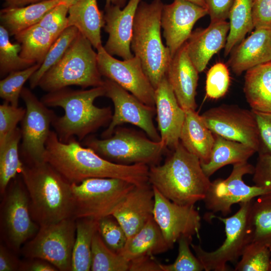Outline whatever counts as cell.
I'll list each match as a JSON object with an SVG mask.
<instances>
[{"label": "cell", "instance_id": "cell-13", "mask_svg": "<svg viewBox=\"0 0 271 271\" xmlns=\"http://www.w3.org/2000/svg\"><path fill=\"white\" fill-rule=\"evenodd\" d=\"M201 116L213 133L245 144L256 152L260 151L259 129L252 110L223 104L207 110Z\"/></svg>", "mask_w": 271, "mask_h": 271}, {"label": "cell", "instance_id": "cell-26", "mask_svg": "<svg viewBox=\"0 0 271 271\" xmlns=\"http://www.w3.org/2000/svg\"><path fill=\"white\" fill-rule=\"evenodd\" d=\"M68 27H75L96 50L102 46L100 32L105 25L104 13L97 0H78L69 7Z\"/></svg>", "mask_w": 271, "mask_h": 271}, {"label": "cell", "instance_id": "cell-21", "mask_svg": "<svg viewBox=\"0 0 271 271\" xmlns=\"http://www.w3.org/2000/svg\"><path fill=\"white\" fill-rule=\"evenodd\" d=\"M154 192L149 182L136 185L112 214L127 238L138 232L153 217Z\"/></svg>", "mask_w": 271, "mask_h": 271}, {"label": "cell", "instance_id": "cell-19", "mask_svg": "<svg viewBox=\"0 0 271 271\" xmlns=\"http://www.w3.org/2000/svg\"><path fill=\"white\" fill-rule=\"evenodd\" d=\"M141 0H129L123 9L114 5L105 6L104 30L108 38L103 46L110 55L127 60L134 55L131 52L134 18Z\"/></svg>", "mask_w": 271, "mask_h": 271}, {"label": "cell", "instance_id": "cell-39", "mask_svg": "<svg viewBox=\"0 0 271 271\" xmlns=\"http://www.w3.org/2000/svg\"><path fill=\"white\" fill-rule=\"evenodd\" d=\"M270 256L271 251L268 246L252 241L245 248L234 270H271Z\"/></svg>", "mask_w": 271, "mask_h": 271}, {"label": "cell", "instance_id": "cell-48", "mask_svg": "<svg viewBox=\"0 0 271 271\" xmlns=\"http://www.w3.org/2000/svg\"><path fill=\"white\" fill-rule=\"evenodd\" d=\"M253 111L257 121L261 144V150L258 153H271V113Z\"/></svg>", "mask_w": 271, "mask_h": 271}, {"label": "cell", "instance_id": "cell-54", "mask_svg": "<svg viewBox=\"0 0 271 271\" xmlns=\"http://www.w3.org/2000/svg\"><path fill=\"white\" fill-rule=\"evenodd\" d=\"M106 1V4L105 6H109V5H114L118 6L120 8L124 7L125 3L126 0H105Z\"/></svg>", "mask_w": 271, "mask_h": 271}, {"label": "cell", "instance_id": "cell-51", "mask_svg": "<svg viewBox=\"0 0 271 271\" xmlns=\"http://www.w3.org/2000/svg\"><path fill=\"white\" fill-rule=\"evenodd\" d=\"M22 261L3 244L0 246V271L20 270Z\"/></svg>", "mask_w": 271, "mask_h": 271}, {"label": "cell", "instance_id": "cell-41", "mask_svg": "<svg viewBox=\"0 0 271 271\" xmlns=\"http://www.w3.org/2000/svg\"><path fill=\"white\" fill-rule=\"evenodd\" d=\"M192 237L182 236L178 241V254L175 261L171 264L161 263L162 271H201L204 267L191 252L190 246Z\"/></svg>", "mask_w": 271, "mask_h": 271}, {"label": "cell", "instance_id": "cell-4", "mask_svg": "<svg viewBox=\"0 0 271 271\" xmlns=\"http://www.w3.org/2000/svg\"><path fill=\"white\" fill-rule=\"evenodd\" d=\"M162 165L149 167V182L167 198L179 205L203 200L211 182L200 160L181 143Z\"/></svg>", "mask_w": 271, "mask_h": 271}, {"label": "cell", "instance_id": "cell-32", "mask_svg": "<svg viewBox=\"0 0 271 271\" xmlns=\"http://www.w3.org/2000/svg\"><path fill=\"white\" fill-rule=\"evenodd\" d=\"M76 235L72 257L71 271L91 270V248L98 220L91 218L76 219Z\"/></svg>", "mask_w": 271, "mask_h": 271}, {"label": "cell", "instance_id": "cell-45", "mask_svg": "<svg viewBox=\"0 0 271 271\" xmlns=\"http://www.w3.org/2000/svg\"><path fill=\"white\" fill-rule=\"evenodd\" d=\"M26 108L5 102L0 105V146L17 127L23 119Z\"/></svg>", "mask_w": 271, "mask_h": 271}, {"label": "cell", "instance_id": "cell-10", "mask_svg": "<svg viewBox=\"0 0 271 271\" xmlns=\"http://www.w3.org/2000/svg\"><path fill=\"white\" fill-rule=\"evenodd\" d=\"M76 235L73 218L40 226L35 236L22 248V253L27 258L47 260L58 270L71 271Z\"/></svg>", "mask_w": 271, "mask_h": 271}, {"label": "cell", "instance_id": "cell-52", "mask_svg": "<svg viewBox=\"0 0 271 271\" xmlns=\"http://www.w3.org/2000/svg\"><path fill=\"white\" fill-rule=\"evenodd\" d=\"M22 261L21 271H56L58 269L50 262L38 258Z\"/></svg>", "mask_w": 271, "mask_h": 271}, {"label": "cell", "instance_id": "cell-24", "mask_svg": "<svg viewBox=\"0 0 271 271\" xmlns=\"http://www.w3.org/2000/svg\"><path fill=\"white\" fill-rule=\"evenodd\" d=\"M231 53L229 65L238 75L257 65L271 62V30L255 29Z\"/></svg>", "mask_w": 271, "mask_h": 271}, {"label": "cell", "instance_id": "cell-20", "mask_svg": "<svg viewBox=\"0 0 271 271\" xmlns=\"http://www.w3.org/2000/svg\"><path fill=\"white\" fill-rule=\"evenodd\" d=\"M155 102L161 141L168 150L173 151L180 143V132L185 113L166 75L155 88Z\"/></svg>", "mask_w": 271, "mask_h": 271}, {"label": "cell", "instance_id": "cell-25", "mask_svg": "<svg viewBox=\"0 0 271 271\" xmlns=\"http://www.w3.org/2000/svg\"><path fill=\"white\" fill-rule=\"evenodd\" d=\"M184 110L180 143L189 153L198 158L201 163H206L214 143V134L195 110Z\"/></svg>", "mask_w": 271, "mask_h": 271}, {"label": "cell", "instance_id": "cell-44", "mask_svg": "<svg viewBox=\"0 0 271 271\" xmlns=\"http://www.w3.org/2000/svg\"><path fill=\"white\" fill-rule=\"evenodd\" d=\"M69 6L60 3L43 17L38 25L56 39L68 27Z\"/></svg>", "mask_w": 271, "mask_h": 271}, {"label": "cell", "instance_id": "cell-12", "mask_svg": "<svg viewBox=\"0 0 271 271\" xmlns=\"http://www.w3.org/2000/svg\"><path fill=\"white\" fill-rule=\"evenodd\" d=\"M21 97L26 113L21 122V153L27 164L43 162L50 126L56 116L28 88L24 87Z\"/></svg>", "mask_w": 271, "mask_h": 271}, {"label": "cell", "instance_id": "cell-35", "mask_svg": "<svg viewBox=\"0 0 271 271\" xmlns=\"http://www.w3.org/2000/svg\"><path fill=\"white\" fill-rule=\"evenodd\" d=\"M252 241L271 245V193L256 197L250 211Z\"/></svg>", "mask_w": 271, "mask_h": 271}, {"label": "cell", "instance_id": "cell-23", "mask_svg": "<svg viewBox=\"0 0 271 271\" xmlns=\"http://www.w3.org/2000/svg\"><path fill=\"white\" fill-rule=\"evenodd\" d=\"M229 30L226 21L211 22L206 28L193 31L186 42L188 56L198 71L202 72L212 57L224 48Z\"/></svg>", "mask_w": 271, "mask_h": 271}, {"label": "cell", "instance_id": "cell-56", "mask_svg": "<svg viewBox=\"0 0 271 271\" xmlns=\"http://www.w3.org/2000/svg\"><path fill=\"white\" fill-rule=\"evenodd\" d=\"M60 3H63L69 7L75 3L78 0H58Z\"/></svg>", "mask_w": 271, "mask_h": 271}, {"label": "cell", "instance_id": "cell-2", "mask_svg": "<svg viewBox=\"0 0 271 271\" xmlns=\"http://www.w3.org/2000/svg\"><path fill=\"white\" fill-rule=\"evenodd\" d=\"M104 86L87 90H73L65 87L47 92L40 99L48 107H60L64 110L62 116L54 118L52 125L59 140L67 143L76 137L83 141L101 127L109 124L112 112L109 106L99 107L95 100L105 96Z\"/></svg>", "mask_w": 271, "mask_h": 271}, {"label": "cell", "instance_id": "cell-47", "mask_svg": "<svg viewBox=\"0 0 271 271\" xmlns=\"http://www.w3.org/2000/svg\"><path fill=\"white\" fill-rule=\"evenodd\" d=\"M252 17L255 29L271 30V0H253Z\"/></svg>", "mask_w": 271, "mask_h": 271}, {"label": "cell", "instance_id": "cell-49", "mask_svg": "<svg viewBox=\"0 0 271 271\" xmlns=\"http://www.w3.org/2000/svg\"><path fill=\"white\" fill-rule=\"evenodd\" d=\"M234 0H204L211 22L226 21Z\"/></svg>", "mask_w": 271, "mask_h": 271}, {"label": "cell", "instance_id": "cell-16", "mask_svg": "<svg viewBox=\"0 0 271 271\" xmlns=\"http://www.w3.org/2000/svg\"><path fill=\"white\" fill-rule=\"evenodd\" d=\"M97 53L102 76L115 82L145 104L155 107V89L137 56L121 61L108 53L103 46L97 49Z\"/></svg>", "mask_w": 271, "mask_h": 271}, {"label": "cell", "instance_id": "cell-37", "mask_svg": "<svg viewBox=\"0 0 271 271\" xmlns=\"http://www.w3.org/2000/svg\"><path fill=\"white\" fill-rule=\"evenodd\" d=\"M79 32L75 27L69 26L55 39L40 67L29 79L31 89L38 86L42 77L62 58Z\"/></svg>", "mask_w": 271, "mask_h": 271}, {"label": "cell", "instance_id": "cell-8", "mask_svg": "<svg viewBox=\"0 0 271 271\" xmlns=\"http://www.w3.org/2000/svg\"><path fill=\"white\" fill-rule=\"evenodd\" d=\"M135 186L126 181L111 178H91L78 184H71L73 218L99 220L112 215Z\"/></svg>", "mask_w": 271, "mask_h": 271}, {"label": "cell", "instance_id": "cell-15", "mask_svg": "<svg viewBox=\"0 0 271 271\" xmlns=\"http://www.w3.org/2000/svg\"><path fill=\"white\" fill-rule=\"evenodd\" d=\"M233 165L232 172L226 179H218L211 183L203 200L207 209L212 213L220 212L223 216L231 213L234 204L271 193L267 189L256 185L250 186L243 182V176L253 174L254 166L247 161Z\"/></svg>", "mask_w": 271, "mask_h": 271}, {"label": "cell", "instance_id": "cell-36", "mask_svg": "<svg viewBox=\"0 0 271 271\" xmlns=\"http://www.w3.org/2000/svg\"><path fill=\"white\" fill-rule=\"evenodd\" d=\"M129 262L104 242L98 231L94 235L91 248L92 271H128Z\"/></svg>", "mask_w": 271, "mask_h": 271}, {"label": "cell", "instance_id": "cell-28", "mask_svg": "<svg viewBox=\"0 0 271 271\" xmlns=\"http://www.w3.org/2000/svg\"><path fill=\"white\" fill-rule=\"evenodd\" d=\"M243 90L252 110L271 113V62L246 71Z\"/></svg>", "mask_w": 271, "mask_h": 271}, {"label": "cell", "instance_id": "cell-22", "mask_svg": "<svg viewBox=\"0 0 271 271\" xmlns=\"http://www.w3.org/2000/svg\"><path fill=\"white\" fill-rule=\"evenodd\" d=\"M198 71L191 62L186 42L172 58L166 77L180 106L184 110H195Z\"/></svg>", "mask_w": 271, "mask_h": 271}, {"label": "cell", "instance_id": "cell-33", "mask_svg": "<svg viewBox=\"0 0 271 271\" xmlns=\"http://www.w3.org/2000/svg\"><path fill=\"white\" fill-rule=\"evenodd\" d=\"M253 1H234L228 16L229 30L224 47L225 56L230 54L254 28L252 17Z\"/></svg>", "mask_w": 271, "mask_h": 271}, {"label": "cell", "instance_id": "cell-40", "mask_svg": "<svg viewBox=\"0 0 271 271\" xmlns=\"http://www.w3.org/2000/svg\"><path fill=\"white\" fill-rule=\"evenodd\" d=\"M35 64L26 69L9 73L0 81V97L5 102L18 106L19 98L25 82L39 68Z\"/></svg>", "mask_w": 271, "mask_h": 271}, {"label": "cell", "instance_id": "cell-7", "mask_svg": "<svg viewBox=\"0 0 271 271\" xmlns=\"http://www.w3.org/2000/svg\"><path fill=\"white\" fill-rule=\"evenodd\" d=\"M82 144L103 158L122 165H156L168 150L161 141H153L126 128L116 127L107 138L98 139L88 136Z\"/></svg>", "mask_w": 271, "mask_h": 271}, {"label": "cell", "instance_id": "cell-31", "mask_svg": "<svg viewBox=\"0 0 271 271\" xmlns=\"http://www.w3.org/2000/svg\"><path fill=\"white\" fill-rule=\"evenodd\" d=\"M14 37L21 45L20 56L41 65L55 40L50 33L38 24L21 32Z\"/></svg>", "mask_w": 271, "mask_h": 271}, {"label": "cell", "instance_id": "cell-55", "mask_svg": "<svg viewBox=\"0 0 271 271\" xmlns=\"http://www.w3.org/2000/svg\"><path fill=\"white\" fill-rule=\"evenodd\" d=\"M188 1L206 9L204 0H185Z\"/></svg>", "mask_w": 271, "mask_h": 271}, {"label": "cell", "instance_id": "cell-27", "mask_svg": "<svg viewBox=\"0 0 271 271\" xmlns=\"http://www.w3.org/2000/svg\"><path fill=\"white\" fill-rule=\"evenodd\" d=\"M170 249L153 217L138 232L127 238L119 253L129 262L143 256L164 253Z\"/></svg>", "mask_w": 271, "mask_h": 271}, {"label": "cell", "instance_id": "cell-17", "mask_svg": "<svg viewBox=\"0 0 271 271\" xmlns=\"http://www.w3.org/2000/svg\"><path fill=\"white\" fill-rule=\"evenodd\" d=\"M153 187V186H152ZM155 205L153 217L170 249L182 236L199 238L201 216L194 205L172 202L153 187Z\"/></svg>", "mask_w": 271, "mask_h": 271}, {"label": "cell", "instance_id": "cell-3", "mask_svg": "<svg viewBox=\"0 0 271 271\" xmlns=\"http://www.w3.org/2000/svg\"><path fill=\"white\" fill-rule=\"evenodd\" d=\"M33 220L40 226L73 218L71 184L45 161L24 164L20 172Z\"/></svg>", "mask_w": 271, "mask_h": 271}, {"label": "cell", "instance_id": "cell-38", "mask_svg": "<svg viewBox=\"0 0 271 271\" xmlns=\"http://www.w3.org/2000/svg\"><path fill=\"white\" fill-rule=\"evenodd\" d=\"M21 45L13 43L8 31L0 26V75L1 77L11 72L23 70L35 64L20 56Z\"/></svg>", "mask_w": 271, "mask_h": 271}, {"label": "cell", "instance_id": "cell-53", "mask_svg": "<svg viewBox=\"0 0 271 271\" xmlns=\"http://www.w3.org/2000/svg\"><path fill=\"white\" fill-rule=\"evenodd\" d=\"M4 8L21 7L47 0H2Z\"/></svg>", "mask_w": 271, "mask_h": 271}, {"label": "cell", "instance_id": "cell-43", "mask_svg": "<svg viewBox=\"0 0 271 271\" xmlns=\"http://www.w3.org/2000/svg\"><path fill=\"white\" fill-rule=\"evenodd\" d=\"M230 75L227 67L219 62L212 66L207 74L206 93L211 99H218L224 96L230 84Z\"/></svg>", "mask_w": 271, "mask_h": 271}, {"label": "cell", "instance_id": "cell-34", "mask_svg": "<svg viewBox=\"0 0 271 271\" xmlns=\"http://www.w3.org/2000/svg\"><path fill=\"white\" fill-rule=\"evenodd\" d=\"M21 139V129L17 127L0 146V193L2 196L10 182L23 168L19 152Z\"/></svg>", "mask_w": 271, "mask_h": 271}, {"label": "cell", "instance_id": "cell-11", "mask_svg": "<svg viewBox=\"0 0 271 271\" xmlns=\"http://www.w3.org/2000/svg\"><path fill=\"white\" fill-rule=\"evenodd\" d=\"M3 196L1 232L7 246L17 252L37 233L39 226L32 217L29 195L24 182L13 179Z\"/></svg>", "mask_w": 271, "mask_h": 271}, {"label": "cell", "instance_id": "cell-14", "mask_svg": "<svg viewBox=\"0 0 271 271\" xmlns=\"http://www.w3.org/2000/svg\"><path fill=\"white\" fill-rule=\"evenodd\" d=\"M105 96L110 98L114 105V112L107 128L102 133V139L110 137L118 125L125 123L138 126L153 141H161L160 133L153 122L156 107L143 103L115 82L104 79Z\"/></svg>", "mask_w": 271, "mask_h": 271}, {"label": "cell", "instance_id": "cell-57", "mask_svg": "<svg viewBox=\"0 0 271 271\" xmlns=\"http://www.w3.org/2000/svg\"><path fill=\"white\" fill-rule=\"evenodd\" d=\"M269 249H270V251H271V245H270V246H269Z\"/></svg>", "mask_w": 271, "mask_h": 271}, {"label": "cell", "instance_id": "cell-6", "mask_svg": "<svg viewBox=\"0 0 271 271\" xmlns=\"http://www.w3.org/2000/svg\"><path fill=\"white\" fill-rule=\"evenodd\" d=\"M79 32L62 58L41 78L38 86L47 92L71 85L88 87L103 86L104 79L97 65V53Z\"/></svg>", "mask_w": 271, "mask_h": 271}, {"label": "cell", "instance_id": "cell-42", "mask_svg": "<svg viewBox=\"0 0 271 271\" xmlns=\"http://www.w3.org/2000/svg\"><path fill=\"white\" fill-rule=\"evenodd\" d=\"M98 231L105 244L113 251L119 253L125 245L127 235L113 216L99 219Z\"/></svg>", "mask_w": 271, "mask_h": 271}, {"label": "cell", "instance_id": "cell-50", "mask_svg": "<svg viewBox=\"0 0 271 271\" xmlns=\"http://www.w3.org/2000/svg\"><path fill=\"white\" fill-rule=\"evenodd\" d=\"M153 256H143L129 261V271H162L161 263Z\"/></svg>", "mask_w": 271, "mask_h": 271}, {"label": "cell", "instance_id": "cell-1", "mask_svg": "<svg viewBox=\"0 0 271 271\" xmlns=\"http://www.w3.org/2000/svg\"><path fill=\"white\" fill-rule=\"evenodd\" d=\"M44 159L71 184L91 178L120 179L135 185L149 182V166L110 162L82 147L75 138L60 141L55 131L51 130L46 143Z\"/></svg>", "mask_w": 271, "mask_h": 271}, {"label": "cell", "instance_id": "cell-46", "mask_svg": "<svg viewBox=\"0 0 271 271\" xmlns=\"http://www.w3.org/2000/svg\"><path fill=\"white\" fill-rule=\"evenodd\" d=\"M252 181L255 185L271 191V153H259Z\"/></svg>", "mask_w": 271, "mask_h": 271}, {"label": "cell", "instance_id": "cell-5", "mask_svg": "<svg viewBox=\"0 0 271 271\" xmlns=\"http://www.w3.org/2000/svg\"><path fill=\"white\" fill-rule=\"evenodd\" d=\"M161 0L151 3L140 2L133 22L131 50L140 60L153 87L158 86L166 73L172 59L169 48L163 43Z\"/></svg>", "mask_w": 271, "mask_h": 271}, {"label": "cell", "instance_id": "cell-9", "mask_svg": "<svg viewBox=\"0 0 271 271\" xmlns=\"http://www.w3.org/2000/svg\"><path fill=\"white\" fill-rule=\"evenodd\" d=\"M253 200L239 203V210L232 216L224 218L213 214L223 222L226 238L222 244L212 251L204 250L199 244L191 246L205 271L228 270L227 263L235 262L240 257L246 246L252 241L250 211Z\"/></svg>", "mask_w": 271, "mask_h": 271}, {"label": "cell", "instance_id": "cell-18", "mask_svg": "<svg viewBox=\"0 0 271 271\" xmlns=\"http://www.w3.org/2000/svg\"><path fill=\"white\" fill-rule=\"evenodd\" d=\"M207 14L206 9L185 0L164 5L161 27L172 58L187 41L196 22Z\"/></svg>", "mask_w": 271, "mask_h": 271}, {"label": "cell", "instance_id": "cell-30", "mask_svg": "<svg viewBox=\"0 0 271 271\" xmlns=\"http://www.w3.org/2000/svg\"><path fill=\"white\" fill-rule=\"evenodd\" d=\"M213 134L214 143L209 160L206 163H201L204 173L209 178L226 165L247 162L256 153L245 144Z\"/></svg>", "mask_w": 271, "mask_h": 271}, {"label": "cell", "instance_id": "cell-29", "mask_svg": "<svg viewBox=\"0 0 271 271\" xmlns=\"http://www.w3.org/2000/svg\"><path fill=\"white\" fill-rule=\"evenodd\" d=\"M58 0H47L21 7H6L0 11L1 23L10 36L37 25L49 11L59 4Z\"/></svg>", "mask_w": 271, "mask_h": 271}]
</instances>
